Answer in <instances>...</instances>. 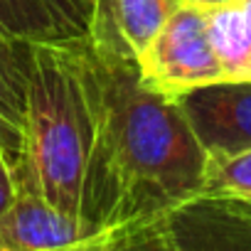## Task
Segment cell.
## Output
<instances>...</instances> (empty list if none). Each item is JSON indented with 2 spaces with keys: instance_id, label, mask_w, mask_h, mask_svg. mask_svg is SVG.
I'll return each mask as SVG.
<instances>
[{
  "instance_id": "8992f818",
  "label": "cell",
  "mask_w": 251,
  "mask_h": 251,
  "mask_svg": "<svg viewBox=\"0 0 251 251\" xmlns=\"http://www.w3.org/2000/svg\"><path fill=\"white\" fill-rule=\"evenodd\" d=\"M84 0H0V32L18 42H54L89 30Z\"/></svg>"
},
{
  "instance_id": "5bb4252c",
  "label": "cell",
  "mask_w": 251,
  "mask_h": 251,
  "mask_svg": "<svg viewBox=\"0 0 251 251\" xmlns=\"http://www.w3.org/2000/svg\"><path fill=\"white\" fill-rule=\"evenodd\" d=\"M84 3H86V5H91V3H94V0H84Z\"/></svg>"
},
{
  "instance_id": "6da1fadb",
  "label": "cell",
  "mask_w": 251,
  "mask_h": 251,
  "mask_svg": "<svg viewBox=\"0 0 251 251\" xmlns=\"http://www.w3.org/2000/svg\"><path fill=\"white\" fill-rule=\"evenodd\" d=\"M79 54L94 108L81 214L113 231V249H158L160 224L202 197L207 153L180 103L143 81L96 0Z\"/></svg>"
},
{
  "instance_id": "9c48e42d",
  "label": "cell",
  "mask_w": 251,
  "mask_h": 251,
  "mask_svg": "<svg viewBox=\"0 0 251 251\" xmlns=\"http://www.w3.org/2000/svg\"><path fill=\"white\" fill-rule=\"evenodd\" d=\"M30 47L0 32V121L25 138Z\"/></svg>"
},
{
  "instance_id": "277c9868",
  "label": "cell",
  "mask_w": 251,
  "mask_h": 251,
  "mask_svg": "<svg viewBox=\"0 0 251 251\" xmlns=\"http://www.w3.org/2000/svg\"><path fill=\"white\" fill-rule=\"evenodd\" d=\"M113 249L106 224L54 207L35 185L18 177V195L0 217V251H101Z\"/></svg>"
},
{
  "instance_id": "30bf717a",
  "label": "cell",
  "mask_w": 251,
  "mask_h": 251,
  "mask_svg": "<svg viewBox=\"0 0 251 251\" xmlns=\"http://www.w3.org/2000/svg\"><path fill=\"white\" fill-rule=\"evenodd\" d=\"M202 197L251 204V148L234 155H207Z\"/></svg>"
},
{
  "instance_id": "52a82bcc",
  "label": "cell",
  "mask_w": 251,
  "mask_h": 251,
  "mask_svg": "<svg viewBox=\"0 0 251 251\" xmlns=\"http://www.w3.org/2000/svg\"><path fill=\"white\" fill-rule=\"evenodd\" d=\"M204 10L224 79H251V0H226Z\"/></svg>"
},
{
  "instance_id": "7c38bea8",
  "label": "cell",
  "mask_w": 251,
  "mask_h": 251,
  "mask_svg": "<svg viewBox=\"0 0 251 251\" xmlns=\"http://www.w3.org/2000/svg\"><path fill=\"white\" fill-rule=\"evenodd\" d=\"M23 151H25V138L0 121V153L13 158V163L18 165V160L23 158Z\"/></svg>"
},
{
  "instance_id": "7a4b0ae2",
  "label": "cell",
  "mask_w": 251,
  "mask_h": 251,
  "mask_svg": "<svg viewBox=\"0 0 251 251\" xmlns=\"http://www.w3.org/2000/svg\"><path fill=\"white\" fill-rule=\"evenodd\" d=\"M27 47L25 151L15 165V175L35 185L54 207L81 214L94 151V108L79 37L27 42Z\"/></svg>"
},
{
  "instance_id": "8fae6325",
  "label": "cell",
  "mask_w": 251,
  "mask_h": 251,
  "mask_svg": "<svg viewBox=\"0 0 251 251\" xmlns=\"http://www.w3.org/2000/svg\"><path fill=\"white\" fill-rule=\"evenodd\" d=\"M15 195H18L15 163L5 153H0V217L10 209V204L15 202Z\"/></svg>"
},
{
  "instance_id": "4fadbf2b",
  "label": "cell",
  "mask_w": 251,
  "mask_h": 251,
  "mask_svg": "<svg viewBox=\"0 0 251 251\" xmlns=\"http://www.w3.org/2000/svg\"><path fill=\"white\" fill-rule=\"evenodd\" d=\"M182 3H190V5H202V8H212V5H222L226 0H182Z\"/></svg>"
},
{
  "instance_id": "ba28073f",
  "label": "cell",
  "mask_w": 251,
  "mask_h": 251,
  "mask_svg": "<svg viewBox=\"0 0 251 251\" xmlns=\"http://www.w3.org/2000/svg\"><path fill=\"white\" fill-rule=\"evenodd\" d=\"M106 8L116 32L138 57L168 23V18L182 5V0H96Z\"/></svg>"
},
{
  "instance_id": "3957f363",
  "label": "cell",
  "mask_w": 251,
  "mask_h": 251,
  "mask_svg": "<svg viewBox=\"0 0 251 251\" xmlns=\"http://www.w3.org/2000/svg\"><path fill=\"white\" fill-rule=\"evenodd\" d=\"M138 67L143 81L170 99L222 81L224 69L207 30V10L182 3L138 54Z\"/></svg>"
},
{
  "instance_id": "5b68a950",
  "label": "cell",
  "mask_w": 251,
  "mask_h": 251,
  "mask_svg": "<svg viewBox=\"0 0 251 251\" xmlns=\"http://www.w3.org/2000/svg\"><path fill=\"white\" fill-rule=\"evenodd\" d=\"M207 155L251 148V79H222L175 99Z\"/></svg>"
}]
</instances>
